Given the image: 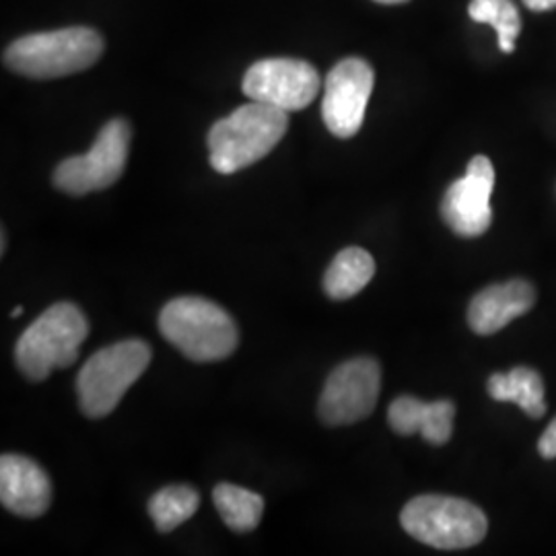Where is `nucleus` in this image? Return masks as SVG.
Instances as JSON below:
<instances>
[{
    "label": "nucleus",
    "instance_id": "nucleus-1",
    "mask_svg": "<svg viewBox=\"0 0 556 556\" xmlns=\"http://www.w3.org/2000/svg\"><path fill=\"white\" fill-rule=\"evenodd\" d=\"M289 130V112L252 101L219 119L208 132L211 165L223 176L264 160Z\"/></svg>",
    "mask_w": 556,
    "mask_h": 556
},
{
    "label": "nucleus",
    "instance_id": "nucleus-2",
    "mask_svg": "<svg viewBox=\"0 0 556 556\" xmlns=\"http://www.w3.org/2000/svg\"><path fill=\"white\" fill-rule=\"evenodd\" d=\"M103 54V40L96 29L68 27L59 31L29 34L4 50V64L29 79H59L91 68Z\"/></svg>",
    "mask_w": 556,
    "mask_h": 556
},
{
    "label": "nucleus",
    "instance_id": "nucleus-3",
    "mask_svg": "<svg viewBox=\"0 0 556 556\" xmlns=\"http://www.w3.org/2000/svg\"><path fill=\"white\" fill-rule=\"evenodd\" d=\"M160 330L184 357L211 363L231 357L238 349L239 332L233 318L217 303L202 298L169 301L160 316Z\"/></svg>",
    "mask_w": 556,
    "mask_h": 556
},
{
    "label": "nucleus",
    "instance_id": "nucleus-4",
    "mask_svg": "<svg viewBox=\"0 0 556 556\" xmlns=\"http://www.w3.org/2000/svg\"><path fill=\"white\" fill-rule=\"evenodd\" d=\"M87 334L89 324L75 303H54L21 334L15 349L21 374L43 381L54 369L71 367Z\"/></svg>",
    "mask_w": 556,
    "mask_h": 556
},
{
    "label": "nucleus",
    "instance_id": "nucleus-5",
    "mask_svg": "<svg viewBox=\"0 0 556 556\" xmlns=\"http://www.w3.org/2000/svg\"><path fill=\"white\" fill-rule=\"evenodd\" d=\"M153 357L144 340H122L89 358L77 378V396L83 415L103 418L112 415L124 394L139 381Z\"/></svg>",
    "mask_w": 556,
    "mask_h": 556
},
{
    "label": "nucleus",
    "instance_id": "nucleus-6",
    "mask_svg": "<svg viewBox=\"0 0 556 556\" xmlns=\"http://www.w3.org/2000/svg\"><path fill=\"white\" fill-rule=\"evenodd\" d=\"M400 523L410 536L439 551H462L482 542L489 519L466 498L420 495L406 503Z\"/></svg>",
    "mask_w": 556,
    "mask_h": 556
},
{
    "label": "nucleus",
    "instance_id": "nucleus-7",
    "mask_svg": "<svg viewBox=\"0 0 556 556\" xmlns=\"http://www.w3.org/2000/svg\"><path fill=\"white\" fill-rule=\"evenodd\" d=\"M130 139L132 128L126 119H110L89 153L60 163L54 169V186L71 197H85L114 186L126 169Z\"/></svg>",
    "mask_w": 556,
    "mask_h": 556
},
{
    "label": "nucleus",
    "instance_id": "nucleus-8",
    "mask_svg": "<svg viewBox=\"0 0 556 556\" xmlns=\"http://www.w3.org/2000/svg\"><path fill=\"white\" fill-rule=\"evenodd\" d=\"M381 369L376 358L357 357L338 365L319 396V418L330 427L353 425L376 410Z\"/></svg>",
    "mask_w": 556,
    "mask_h": 556
},
{
    "label": "nucleus",
    "instance_id": "nucleus-9",
    "mask_svg": "<svg viewBox=\"0 0 556 556\" xmlns=\"http://www.w3.org/2000/svg\"><path fill=\"white\" fill-rule=\"evenodd\" d=\"M241 89L252 101L299 112L318 98L321 79L305 60L268 59L248 68Z\"/></svg>",
    "mask_w": 556,
    "mask_h": 556
},
{
    "label": "nucleus",
    "instance_id": "nucleus-10",
    "mask_svg": "<svg viewBox=\"0 0 556 556\" xmlns=\"http://www.w3.org/2000/svg\"><path fill=\"white\" fill-rule=\"evenodd\" d=\"M376 73L363 59H344L328 73L324 83L321 118L328 130L338 139L355 137L367 112L374 93Z\"/></svg>",
    "mask_w": 556,
    "mask_h": 556
},
{
    "label": "nucleus",
    "instance_id": "nucleus-11",
    "mask_svg": "<svg viewBox=\"0 0 556 556\" xmlns=\"http://www.w3.org/2000/svg\"><path fill=\"white\" fill-rule=\"evenodd\" d=\"M495 188V167L489 157L477 155L468 172L456 179L441 202V217L462 238H478L493 223L491 194Z\"/></svg>",
    "mask_w": 556,
    "mask_h": 556
},
{
    "label": "nucleus",
    "instance_id": "nucleus-12",
    "mask_svg": "<svg viewBox=\"0 0 556 556\" xmlns=\"http://www.w3.org/2000/svg\"><path fill=\"white\" fill-rule=\"evenodd\" d=\"M0 501L15 516H43L52 503V482L34 459L4 454L0 457Z\"/></svg>",
    "mask_w": 556,
    "mask_h": 556
},
{
    "label": "nucleus",
    "instance_id": "nucleus-13",
    "mask_svg": "<svg viewBox=\"0 0 556 556\" xmlns=\"http://www.w3.org/2000/svg\"><path fill=\"white\" fill-rule=\"evenodd\" d=\"M536 303V291L528 280H507L480 291L470 301L468 326L480 334L491 337L503 330L509 321L530 312Z\"/></svg>",
    "mask_w": 556,
    "mask_h": 556
},
{
    "label": "nucleus",
    "instance_id": "nucleus-14",
    "mask_svg": "<svg viewBox=\"0 0 556 556\" xmlns=\"http://www.w3.org/2000/svg\"><path fill=\"white\" fill-rule=\"evenodd\" d=\"M456 406L450 400L422 402L415 396H400L388 410V422L402 438L420 433L433 445H445L454 433Z\"/></svg>",
    "mask_w": 556,
    "mask_h": 556
},
{
    "label": "nucleus",
    "instance_id": "nucleus-15",
    "mask_svg": "<svg viewBox=\"0 0 556 556\" xmlns=\"http://www.w3.org/2000/svg\"><path fill=\"white\" fill-rule=\"evenodd\" d=\"M376 275V260L363 248H346L338 252L337 258L324 275V291L334 301L355 298Z\"/></svg>",
    "mask_w": 556,
    "mask_h": 556
},
{
    "label": "nucleus",
    "instance_id": "nucleus-16",
    "mask_svg": "<svg viewBox=\"0 0 556 556\" xmlns=\"http://www.w3.org/2000/svg\"><path fill=\"white\" fill-rule=\"evenodd\" d=\"M486 390L497 402H516L528 417L540 418L546 413L544 381L530 367H514L509 374H495Z\"/></svg>",
    "mask_w": 556,
    "mask_h": 556
},
{
    "label": "nucleus",
    "instance_id": "nucleus-17",
    "mask_svg": "<svg viewBox=\"0 0 556 556\" xmlns=\"http://www.w3.org/2000/svg\"><path fill=\"white\" fill-rule=\"evenodd\" d=\"M215 507L223 517V521L239 534L252 532L258 528L260 519L264 514V498L258 493L241 489L236 484L220 482L213 491Z\"/></svg>",
    "mask_w": 556,
    "mask_h": 556
},
{
    "label": "nucleus",
    "instance_id": "nucleus-18",
    "mask_svg": "<svg viewBox=\"0 0 556 556\" xmlns=\"http://www.w3.org/2000/svg\"><path fill=\"white\" fill-rule=\"evenodd\" d=\"M200 495L186 484L165 486L149 501V516L160 532H174L199 511Z\"/></svg>",
    "mask_w": 556,
    "mask_h": 556
},
{
    "label": "nucleus",
    "instance_id": "nucleus-19",
    "mask_svg": "<svg viewBox=\"0 0 556 556\" xmlns=\"http://www.w3.org/2000/svg\"><path fill=\"white\" fill-rule=\"evenodd\" d=\"M468 13L477 23H489L495 27L498 46L505 54L516 50V40L521 31V17L514 0H472Z\"/></svg>",
    "mask_w": 556,
    "mask_h": 556
},
{
    "label": "nucleus",
    "instance_id": "nucleus-20",
    "mask_svg": "<svg viewBox=\"0 0 556 556\" xmlns=\"http://www.w3.org/2000/svg\"><path fill=\"white\" fill-rule=\"evenodd\" d=\"M538 452L544 459H555L556 457V417L546 431L542 433V438L538 441Z\"/></svg>",
    "mask_w": 556,
    "mask_h": 556
},
{
    "label": "nucleus",
    "instance_id": "nucleus-21",
    "mask_svg": "<svg viewBox=\"0 0 556 556\" xmlns=\"http://www.w3.org/2000/svg\"><path fill=\"white\" fill-rule=\"evenodd\" d=\"M523 4L530 9V11H553L556 9V0H523Z\"/></svg>",
    "mask_w": 556,
    "mask_h": 556
},
{
    "label": "nucleus",
    "instance_id": "nucleus-22",
    "mask_svg": "<svg viewBox=\"0 0 556 556\" xmlns=\"http://www.w3.org/2000/svg\"><path fill=\"white\" fill-rule=\"evenodd\" d=\"M376 2H381V4H404L408 0H376Z\"/></svg>",
    "mask_w": 556,
    "mask_h": 556
},
{
    "label": "nucleus",
    "instance_id": "nucleus-23",
    "mask_svg": "<svg viewBox=\"0 0 556 556\" xmlns=\"http://www.w3.org/2000/svg\"><path fill=\"white\" fill-rule=\"evenodd\" d=\"M2 248H0V254H4V252H7V233H4V231H2Z\"/></svg>",
    "mask_w": 556,
    "mask_h": 556
},
{
    "label": "nucleus",
    "instance_id": "nucleus-24",
    "mask_svg": "<svg viewBox=\"0 0 556 556\" xmlns=\"http://www.w3.org/2000/svg\"><path fill=\"white\" fill-rule=\"evenodd\" d=\"M21 314H23V307H15V309H13V318H17Z\"/></svg>",
    "mask_w": 556,
    "mask_h": 556
}]
</instances>
